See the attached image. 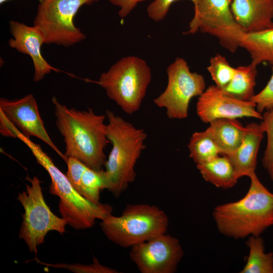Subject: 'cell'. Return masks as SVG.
Here are the masks:
<instances>
[{
    "label": "cell",
    "instance_id": "2",
    "mask_svg": "<svg viewBox=\"0 0 273 273\" xmlns=\"http://www.w3.org/2000/svg\"><path fill=\"white\" fill-rule=\"evenodd\" d=\"M249 177L250 187L243 198L219 205L212 211L219 232L235 239L259 236L273 225V193L261 183L255 172Z\"/></svg>",
    "mask_w": 273,
    "mask_h": 273
},
{
    "label": "cell",
    "instance_id": "5",
    "mask_svg": "<svg viewBox=\"0 0 273 273\" xmlns=\"http://www.w3.org/2000/svg\"><path fill=\"white\" fill-rule=\"evenodd\" d=\"M168 225L165 212L148 204H129L120 216L110 214L100 223L106 237L123 248H131L166 234Z\"/></svg>",
    "mask_w": 273,
    "mask_h": 273
},
{
    "label": "cell",
    "instance_id": "22",
    "mask_svg": "<svg viewBox=\"0 0 273 273\" xmlns=\"http://www.w3.org/2000/svg\"><path fill=\"white\" fill-rule=\"evenodd\" d=\"M188 147L189 156L196 165L209 161L221 154L209 127L203 131L194 132Z\"/></svg>",
    "mask_w": 273,
    "mask_h": 273
},
{
    "label": "cell",
    "instance_id": "14",
    "mask_svg": "<svg viewBox=\"0 0 273 273\" xmlns=\"http://www.w3.org/2000/svg\"><path fill=\"white\" fill-rule=\"evenodd\" d=\"M10 31L13 36L9 39V46L31 58L34 67L33 80L38 82L52 71H60L51 66L43 57L41 47L45 44V36L37 26H30L15 20L9 22Z\"/></svg>",
    "mask_w": 273,
    "mask_h": 273
},
{
    "label": "cell",
    "instance_id": "26",
    "mask_svg": "<svg viewBox=\"0 0 273 273\" xmlns=\"http://www.w3.org/2000/svg\"><path fill=\"white\" fill-rule=\"evenodd\" d=\"M260 113L273 109V65L272 74L265 86L258 94L254 95L251 100Z\"/></svg>",
    "mask_w": 273,
    "mask_h": 273
},
{
    "label": "cell",
    "instance_id": "15",
    "mask_svg": "<svg viewBox=\"0 0 273 273\" xmlns=\"http://www.w3.org/2000/svg\"><path fill=\"white\" fill-rule=\"evenodd\" d=\"M231 8L236 22L245 33L273 26V0H232Z\"/></svg>",
    "mask_w": 273,
    "mask_h": 273
},
{
    "label": "cell",
    "instance_id": "11",
    "mask_svg": "<svg viewBox=\"0 0 273 273\" xmlns=\"http://www.w3.org/2000/svg\"><path fill=\"white\" fill-rule=\"evenodd\" d=\"M183 255L179 240L166 233L131 247L129 252L142 273H174Z\"/></svg>",
    "mask_w": 273,
    "mask_h": 273
},
{
    "label": "cell",
    "instance_id": "17",
    "mask_svg": "<svg viewBox=\"0 0 273 273\" xmlns=\"http://www.w3.org/2000/svg\"><path fill=\"white\" fill-rule=\"evenodd\" d=\"M209 123L212 137L221 154L228 156L234 152L243 141L246 127L237 119H217Z\"/></svg>",
    "mask_w": 273,
    "mask_h": 273
},
{
    "label": "cell",
    "instance_id": "12",
    "mask_svg": "<svg viewBox=\"0 0 273 273\" xmlns=\"http://www.w3.org/2000/svg\"><path fill=\"white\" fill-rule=\"evenodd\" d=\"M0 112L25 136H35L54 150L64 161L67 158L53 142L40 117L38 106L32 94L21 99H0Z\"/></svg>",
    "mask_w": 273,
    "mask_h": 273
},
{
    "label": "cell",
    "instance_id": "28",
    "mask_svg": "<svg viewBox=\"0 0 273 273\" xmlns=\"http://www.w3.org/2000/svg\"><path fill=\"white\" fill-rule=\"evenodd\" d=\"M66 162L67 165L66 175L73 188L79 193L81 177L87 166L80 161L72 157L68 158Z\"/></svg>",
    "mask_w": 273,
    "mask_h": 273
},
{
    "label": "cell",
    "instance_id": "19",
    "mask_svg": "<svg viewBox=\"0 0 273 273\" xmlns=\"http://www.w3.org/2000/svg\"><path fill=\"white\" fill-rule=\"evenodd\" d=\"M240 47L249 53L251 63L257 66L263 62L273 65V26L265 29L245 33Z\"/></svg>",
    "mask_w": 273,
    "mask_h": 273
},
{
    "label": "cell",
    "instance_id": "13",
    "mask_svg": "<svg viewBox=\"0 0 273 273\" xmlns=\"http://www.w3.org/2000/svg\"><path fill=\"white\" fill-rule=\"evenodd\" d=\"M196 113L202 122L209 123L220 118L262 119V114L252 101H243L229 97L215 85L208 86L199 97Z\"/></svg>",
    "mask_w": 273,
    "mask_h": 273
},
{
    "label": "cell",
    "instance_id": "16",
    "mask_svg": "<svg viewBox=\"0 0 273 273\" xmlns=\"http://www.w3.org/2000/svg\"><path fill=\"white\" fill-rule=\"evenodd\" d=\"M246 131L240 146L228 155L238 179L255 172L257 154L264 130L260 123L252 122L246 126ZM227 156V155H226Z\"/></svg>",
    "mask_w": 273,
    "mask_h": 273
},
{
    "label": "cell",
    "instance_id": "9",
    "mask_svg": "<svg viewBox=\"0 0 273 273\" xmlns=\"http://www.w3.org/2000/svg\"><path fill=\"white\" fill-rule=\"evenodd\" d=\"M168 81L165 90L153 100L156 106L166 110L171 119H183L188 116L191 100L206 89L204 77L192 72L186 61L177 57L166 70Z\"/></svg>",
    "mask_w": 273,
    "mask_h": 273
},
{
    "label": "cell",
    "instance_id": "20",
    "mask_svg": "<svg viewBox=\"0 0 273 273\" xmlns=\"http://www.w3.org/2000/svg\"><path fill=\"white\" fill-rule=\"evenodd\" d=\"M257 74V66L251 63L247 66H238L231 82L221 91L233 98L250 101L254 96Z\"/></svg>",
    "mask_w": 273,
    "mask_h": 273
},
{
    "label": "cell",
    "instance_id": "10",
    "mask_svg": "<svg viewBox=\"0 0 273 273\" xmlns=\"http://www.w3.org/2000/svg\"><path fill=\"white\" fill-rule=\"evenodd\" d=\"M232 0H199L194 5V15L186 34L200 31L217 38L221 46L234 53L240 47L245 33L232 13Z\"/></svg>",
    "mask_w": 273,
    "mask_h": 273
},
{
    "label": "cell",
    "instance_id": "29",
    "mask_svg": "<svg viewBox=\"0 0 273 273\" xmlns=\"http://www.w3.org/2000/svg\"><path fill=\"white\" fill-rule=\"evenodd\" d=\"M177 0H155L147 8L148 16L155 22L163 20L166 16L171 5ZM195 5L199 0H191Z\"/></svg>",
    "mask_w": 273,
    "mask_h": 273
},
{
    "label": "cell",
    "instance_id": "25",
    "mask_svg": "<svg viewBox=\"0 0 273 273\" xmlns=\"http://www.w3.org/2000/svg\"><path fill=\"white\" fill-rule=\"evenodd\" d=\"M261 120L267 135L266 147L261 161L269 178L273 180V109L264 111Z\"/></svg>",
    "mask_w": 273,
    "mask_h": 273
},
{
    "label": "cell",
    "instance_id": "18",
    "mask_svg": "<svg viewBox=\"0 0 273 273\" xmlns=\"http://www.w3.org/2000/svg\"><path fill=\"white\" fill-rule=\"evenodd\" d=\"M197 168L205 181L216 187L228 189L233 187L238 178L229 157L223 155L199 164Z\"/></svg>",
    "mask_w": 273,
    "mask_h": 273
},
{
    "label": "cell",
    "instance_id": "7",
    "mask_svg": "<svg viewBox=\"0 0 273 273\" xmlns=\"http://www.w3.org/2000/svg\"><path fill=\"white\" fill-rule=\"evenodd\" d=\"M26 179L30 185L26 184V190L17 197L24 209L19 238L24 241L31 252L36 254L37 246L44 242L48 232L54 231L63 235L67 223L64 218L54 214L47 204L39 178L27 175Z\"/></svg>",
    "mask_w": 273,
    "mask_h": 273
},
{
    "label": "cell",
    "instance_id": "1",
    "mask_svg": "<svg viewBox=\"0 0 273 273\" xmlns=\"http://www.w3.org/2000/svg\"><path fill=\"white\" fill-rule=\"evenodd\" d=\"M52 102L56 125L65 143V156L76 158L93 169L102 170L107 160L104 149L108 142L106 116L95 113L92 108L85 111L69 108L55 96Z\"/></svg>",
    "mask_w": 273,
    "mask_h": 273
},
{
    "label": "cell",
    "instance_id": "8",
    "mask_svg": "<svg viewBox=\"0 0 273 273\" xmlns=\"http://www.w3.org/2000/svg\"><path fill=\"white\" fill-rule=\"evenodd\" d=\"M99 0H42L38 5L33 25L45 36V44L69 47L83 40L85 35L73 19L79 9Z\"/></svg>",
    "mask_w": 273,
    "mask_h": 273
},
{
    "label": "cell",
    "instance_id": "21",
    "mask_svg": "<svg viewBox=\"0 0 273 273\" xmlns=\"http://www.w3.org/2000/svg\"><path fill=\"white\" fill-rule=\"evenodd\" d=\"M249 248L247 261L240 273H273V253H265L262 237L249 236L246 242Z\"/></svg>",
    "mask_w": 273,
    "mask_h": 273
},
{
    "label": "cell",
    "instance_id": "24",
    "mask_svg": "<svg viewBox=\"0 0 273 273\" xmlns=\"http://www.w3.org/2000/svg\"><path fill=\"white\" fill-rule=\"evenodd\" d=\"M207 70L215 85L222 90L232 80L236 68L233 67L224 56L217 54L210 58Z\"/></svg>",
    "mask_w": 273,
    "mask_h": 273
},
{
    "label": "cell",
    "instance_id": "27",
    "mask_svg": "<svg viewBox=\"0 0 273 273\" xmlns=\"http://www.w3.org/2000/svg\"><path fill=\"white\" fill-rule=\"evenodd\" d=\"M54 267L64 268L68 269L75 272L87 273H116L118 271L112 268L107 267L101 264L98 260L94 258L93 263L89 265L80 264H68L59 263L56 264H50Z\"/></svg>",
    "mask_w": 273,
    "mask_h": 273
},
{
    "label": "cell",
    "instance_id": "6",
    "mask_svg": "<svg viewBox=\"0 0 273 273\" xmlns=\"http://www.w3.org/2000/svg\"><path fill=\"white\" fill-rule=\"evenodd\" d=\"M151 78L145 60L130 56L114 64L98 80L87 81L101 86L110 99L125 113L132 114L141 108Z\"/></svg>",
    "mask_w": 273,
    "mask_h": 273
},
{
    "label": "cell",
    "instance_id": "4",
    "mask_svg": "<svg viewBox=\"0 0 273 273\" xmlns=\"http://www.w3.org/2000/svg\"><path fill=\"white\" fill-rule=\"evenodd\" d=\"M14 137L30 150L37 162L48 172L51 183L49 192L60 198L59 212L67 224L76 230L92 228L97 219L102 220L112 214V207L108 204H94L81 195L73 188L67 175L53 163L41 146L32 142L15 127Z\"/></svg>",
    "mask_w": 273,
    "mask_h": 273
},
{
    "label": "cell",
    "instance_id": "23",
    "mask_svg": "<svg viewBox=\"0 0 273 273\" xmlns=\"http://www.w3.org/2000/svg\"><path fill=\"white\" fill-rule=\"evenodd\" d=\"M106 189L104 170H96L87 167L81 179L79 194L90 202L99 204L100 192Z\"/></svg>",
    "mask_w": 273,
    "mask_h": 273
},
{
    "label": "cell",
    "instance_id": "31",
    "mask_svg": "<svg viewBox=\"0 0 273 273\" xmlns=\"http://www.w3.org/2000/svg\"><path fill=\"white\" fill-rule=\"evenodd\" d=\"M8 1H10V0H0V4H1V5H2V4H4V3L8 2ZM38 1H39V2H40L42 0H38Z\"/></svg>",
    "mask_w": 273,
    "mask_h": 273
},
{
    "label": "cell",
    "instance_id": "3",
    "mask_svg": "<svg viewBox=\"0 0 273 273\" xmlns=\"http://www.w3.org/2000/svg\"><path fill=\"white\" fill-rule=\"evenodd\" d=\"M106 116L107 137L112 145L104 170L106 189L118 197L135 178V166L145 149L147 134L110 110Z\"/></svg>",
    "mask_w": 273,
    "mask_h": 273
},
{
    "label": "cell",
    "instance_id": "30",
    "mask_svg": "<svg viewBox=\"0 0 273 273\" xmlns=\"http://www.w3.org/2000/svg\"><path fill=\"white\" fill-rule=\"evenodd\" d=\"M147 0H109L112 5L119 8L118 15L123 18L128 15L138 4Z\"/></svg>",
    "mask_w": 273,
    "mask_h": 273
}]
</instances>
